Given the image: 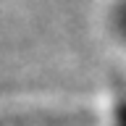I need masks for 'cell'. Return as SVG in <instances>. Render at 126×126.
Returning a JSON list of instances; mask_svg holds the SVG:
<instances>
[{"label":"cell","instance_id":"obj_1","mask_svg":"<svg viewBox=\"0 0 126 126\" xmlns=\"http://www.w3.org/2000/svg\"><path fill=\"white\" fill-rule=\"evenodd\" d=\"M116 26L121 32V37H126V0L121 3V8H118V13H116Z\"/></svg>","mask_w":126,"mask_h":126},{"label":"cell","instance_id":"obj_2","mask_svg":"<svg viewBox=\"0 0 126 126\" xmlns=\"http://www.w3.org/2000/svg\"><path fill=\"white\" fill-rule=\"evenodd\" d=\"M121 126H126V121H124V124H121Z\"/></svg>","mask_w":126,"mask_h":126}]
</instances>
